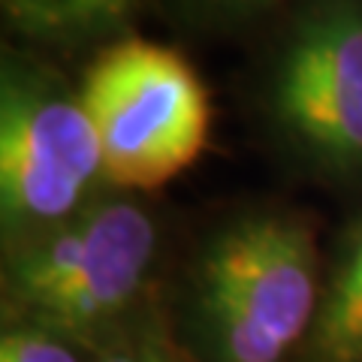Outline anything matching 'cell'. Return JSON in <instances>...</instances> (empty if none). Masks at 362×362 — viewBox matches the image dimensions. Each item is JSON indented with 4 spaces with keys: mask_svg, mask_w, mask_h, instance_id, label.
Segmentation results:
<instances>
[{
    "mask_svg": "<svg viewBox=\"0 0 362 362\" xmlns=\"http://www.w3.org/2000/svg\"><path fill=\"white\" fill-rule=\"evenodd\" d=\"M94 362H187V359L169 341L166 329L157 320V311H151L145 320L118 335L115 341L100 347Z\"/></svg>",
    "mask_w": 362,
    "mask_h": 362,
    "instance_id": "obj_10",
    "label": "cell"
},
{
    "mask_svg": "<svg viewBox=\"0 0 362 362\" xmlns=\"http://www.w3.org/2000/svg\"><path fill=\"white\" fill-rule=\"evenodd\" d=\"M326 269L302 211L254 206L202 239L187 278L206 362H290L320 314Z\"/></svg>",
    "mask_w": 362,
    "mask_h": 362,
    "instance_id": "obj_1",
    "label": "cell"
},
{
    "mask_svg": "<svg viewBox=\"0 0 362 362\" xmlns=\"http://www.w3.org/2000/svg\"><path fill=\"white\" fill-rule=\"evenodd\" d=\"M78 97L97 130L106 181L121 194L169 185L209 145V90L169 45L142 37L100 45L78 78Z\"/></svg>",
    "mask_w": 362,
    "mask_h": 362,
    "instance_id": "obj_3",
    "label": "cell"
},
{
    "mask_svg": "<svg viewBox=\"0 0 362 362\" xmlns=\"http://www.w3.org/2000/svg\"><path fill=\"white\" fill-rule=\"evenodd\" d=\"M299 362H362V218L344 233L326 272L320 314Z\"/></svg>",
    "mask_w": 362,
    "mask_h": 362,
    "instance_id": "obj_7",
    "label": "cell"
},
{
    "mask_svg": "<svg viewBox=\"0 0 362 362\" xmlns=\"http://www.w3.org/2000/svg\"><path fill=\"white\" fill-rule=\"evenodd\" d=\"M290 0H175L178 13L190 25L214 33L251 30L281 13Z\"/></svg>",
    "mask_w": 362,
    "mask_h": 362,
    "instance_id": "obj_9",
    "label": "cell"
},
{
    "mask_svg": "<svg viewBox=\"0 0 362 362\" xmlns=\"http://www.w3.org/2000/svg\"><path fill=\"white\" fill-rule=\"evenodd\" d=\"M142 0H0L6 30L40 49H85L121 40Z\"/></svg>",
    "mask_w": 362,
    "mask_h": 362,
    "instance_id": "obj_6",
    "label": "cell"
},
{
    "mask_svg": "<svg viewBox=\"0 0 362 362\" xmlns=\"http://www.w3.org/2000/svg\"><path fill=\"white\" fill-rule=\"evenodd\" d=\"M109 187L78 85L37 54L0 61V230L4 247L70 221Z\"/></svg>",
    "mask_w": 362,
    "mask_h": 362,
    "instance_id": "obj_4",
    "label": "cell"
},
{
    "mask_svg": "<svg viewBox=\"0 0 362 362\" xmlns=\"http://www.w3.org/2000/svg\"><path fill=\"white\" fill-rule=\"evenodd\" d=\"M94 350L37 323L4 320L0 362H94Z\"/></svg>",
    "mask_w": 362,
    "mask_h": 362,
    "instance_id": "obj_8",
    "label": "cell"
},
{
    "mask_svg": "<svg viewBox=\"0 0 362 362\" xmlns=\"http://www.w3.org/2000/svg\"><path fill=\"white\" fill-rule=\"evenodd\" d=\"M163 251L160 221L136 194L106 190L70 221L4 247V320L100 347L145 320Z\"/></svg>",
    "mask_w": 362,
    "mask_h": 362,
    "instance_id": "obj_2",
    "label": "cell"
},
{
    "mask_svg": "<svg viewBox=\"0 0 362 362\" xmlns=\"http://www.w3.org/2000/svg\"><path fill=\"white\" fill-rule=\"evenodd\" d=\"M263 112L308 173L362 178V0H305L269 61Z\"/></svg>",
    "mask_w": 362,
    "mask_h": 362,
    "instance_id": "obj_5",
    "label": "cell"
}]
</instances>
